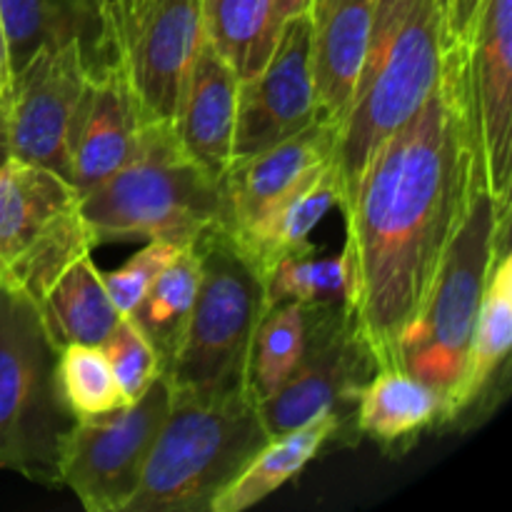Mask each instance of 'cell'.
<instances>
[{
  "instance_id": "cell-33",
  "label": "cell",
  "mask_w": 512,
  "mask_h": 512,
  "mask_svg": "<svg viewBox=\"0 0 512 512\" xmlns=\"http://www.w3.org/2000/svg\"><path fill=\"white\" fill-rule=\"evenodd\" d=\"M268 3H270V23H273L275 35L280 38L283 25L288 23V20L303 15L305 10H308L310 0H268Z\"/></svg>"
},
{
  "instance_id": "cell-34",
  "label": "cell",
  "mask_w": 512,
  "mask_h": 512,
  "mask_svg": "<svg viewBox=\"0 0 512 512\" xmlns=\"http://www.w3.org/2000/svg\"><path fill=\"white\" fill-rule=\"evenodd\" d=\"M10 158V135H8V95L0 100V168Z\"/></svg>"
},
{
  "instance_id": "cell-22",
  "label": "cell",
  "mask_w": 512,
  "mask_h": 512,
  "mask_svg": "<svg viewBox=\"0 0 512 512\" xmlns=\"http://www.w3.org/2000/svg\"><path fill=\"white\" fill-rule=\"evenodd\" d=\"M338 200V173H335L333 160H328L308 180H303L283 203L275 205V210L255 230L253 238L238 248L248 255L250 263L265 278L280 260L313 250L310 233L323 223V218L338 205Z\"/></svg>"
},
{
  "instance_id": "cell-19",
  "label": "cell",
  "mask_w": 512,
  "mask_h": 512,
  "mask_svg": "<svg viewBox=\"0 0 512 512\" xmlns=\"http://www.w3.org/2000/svg\"><path fill=\"white\" fill-rule=\"evenodd\" d=\"M35 308L55 350L75 343L100 345L123 318L90 253L78 255L63 268L35 300Z\"/></svg>"
},
{
  "instance_id": "cell-3",
  "label": "cell",
  "mask_w": 512,
  "mask_h": 512,
  "mask_svg": "<svg viewBox=\"0 0 512 512\" xmlns=\"http://www.w3.org/2000/svg\"><path fill=\"white\" fill-rule=\"evenodd\" d=\"M95 245L165 240L195 245L223 218V183L190 158L173 123H145L138 150L110 178L80 195Z\"/></svg>"
},
{
  "instance_id": "cell-12",
  "label": "cell",
  "mask_w": 512,
  "mask_h": 512,
  "mask_svg": "<svg viewBox=\"0 0 512 512\" xmlns=\"http://www.w3.org/2000/svg\"><path fill=\"white\" fill-rule=\"evenodd\" d=\"M83 40L40 48L10 80V155L68 178V130L88 73Z\"/></svg>"
},
{
  "instance_id": "cell-32",
  "label": "cell",
  "mask_w": 512,
  "mask_h": 512,
  "mask_svg": "<svg viewBox=\"0 0 512 512\" xmlns=\"http://www.w3.org/2000/svg\"><path fill=\"white\" fill-rule=\"evenodd\" d=\"M483 0H450V35L468 43Z\"/></svg>"
},
{
  "instance_id": "cell-36",
  "label": "cell",
  "mask_w": 512,
  "mask_h": 512,
  "mask_svg": "<svg viewBox=\"0 0 512 512\" xmlns=\"http://www.w3.org/2000/svg\"><path fill=\"white\" fill-rule=\"evenodd\" d=\"M8 90H10V85H0V100H3L5 95H8Z\"/></svg>"
},
{
  "instance_id": "cell-1",
  "label": "cell",
  "mask_w": 512,
  "mask_h": 512,
  "mask_svg": "<svg viewBox=\"0 0 512 512\" xmlns=\"http://www.w3.org/2000/svg\"><path fill=\"white\" fill-rule=\"evenodd\" d=\"M483 183L468 43L453 40L435 88L375 148L340 205L348 313L375 370L400 368L405 335Z\"/></svg>"
},
{
  "instance_id": "cell-28",
  "label": "cell",
  "mask_w": 512,
  "mask_h": 512,
  "mask_svg": "<svg viewBox=\"0 0 512 512\" xmlns=\"http://www.w3.org/2000/svg\"><path fill=\"white\" fill-rule=\"evenodd\" d=\"M55 385L73 420L130 405L100 345H65L55 358Z\"/></svg>"
},
{
  "instance_id": "cell-14",
  "label": "cell",
  "mask_w": 512,
  "mask_h": 512,
  "mask_svg": "<svg viewBox=\"0 0 512 512\" xmlns=\"http://www.w3.org/2000/svg\"><path fill=\"white\" fill-rule=\"evenodd\" d=\"M145 115L123 63L103 53L88 65L68 130V180L78 195L115 173L138 150Z\"/></svg>"
},
{
  "instance_id": "cell-21",
  "label": "cell",
  "mask_w": 512,
  "mask_h": 512,
  "mask_svg": "<svg viewBox=\"0 0 512 512\" xmlns=\"http://www.w3.org/2000/svg\"><path fill=\"white\" fill-rule=\"evenodd\" d=\"M0 30L10 75L40 48L83 40L88 60L100 43V0H0Z\"/></svg>"
},
{
  "instance_id": "cell-13",
  "label": "cell",
  "mask_w": 512,
  "mask_h": 512,
  "mask_svg": "<svg viewBox=\"0 0 512 512\" xmlns=\"http://www.w3.org/2000/svg\"><path fill=\"white\" fill-rule=\"evenodd\" d=\"M318 118L310 23L303 13L283 25L268 63L253 78L240 80L233 163L293 138Z\"/></svg>"
},
{
  "instance_id": "cell-30",
  "label": "cell",
  "mask_w": 512,
  "mask_h": 512,
  "mask_svg": "<svg viewBox=\"0 0 512 512\" xmlns=\"http://www.w3.org/2000/svg\"><path fill=\"white\" fill-rule=\"evenodd\" d=\"M100 348H103L128 403L143 398L150 385L163 375V360H160L158 350L153 348V343L145 338V333L130 315L120 318V323L100 343Z\"/></svg>"
},
{
  "instance_id": "cell-26",
  "label": "cell",
  "mask_w": 512,
  "mask_h": 512,
  "mask_svg": "<svg viewBox=\"0 0 512 512\" xmlns=\"http://www.w3.org/2000/svg\"><path fill=\"white\" fill-rule=\"evenodd\" d=\"M203 33L240 80L253 78L278 43L268 0H203Z\"/></svg>"
},
{
  "instance_id": "cell-24",
  "label": "cell",
  "mask_w": 512,
  "mask_h": 512,
  "mask_svg": "<svg viewBox=\"0 0 512 512\" xmlns=\"http://www.w3.org/2000/svg\"><path fill=\"white\" fill-rule=\"evenodd\" d=\"M360 433L393 445L443 418V400L430 385L403 368L375 370L355 395Z\"/></svg>"
},
{
  "instance_id": "cell-29",
  "label": "cell",
  "mask_w": 512,
  "mask_h": 512,
  "mask_svg": "<svg viewBox=\"0 0 512 512\" xmlns=\"http://www.w3.org/2000/svg\"><path fill=\"white\" fill-rule=\"evenodd\" d=\"M348 305V268L343 255L315 258L313 250L285 258L265 275V305Z\"/></svg>"
},
{
  "instance_id": "cell-18",
  "label": "cell",
  "mask_w": 512,
  "mask_h": 512,
  "mask_svg": "<svg viewBox=\"0 0 512 512\" xmlns=\"http://www.w3.org/2000/svg\"><path fill=\"white\" fill-rule=\"evenodd\" d=\"M380 0H310V63L323 118L343 120Z\"/></svg>"
},
{
  "instance_id": "cell-11",
  "label": "cell",
  "mask_w": 512,
  "mask_h": 512,
  "mask_svg": "<svg viewBox=\"0 0 512 512\" xmlns=\"http://www.w3.org/2000/svg\"><path fill=\"white\" fill-rule=\"evenodd\" d=\"M375 365L360 343L348 305L305 308V348L290 378L275 395L258 403L268 438L300 428L323 413L353 405Z\"/></svg>"
},
{
  "instance_id": "cell-31",
  "label": "cell",
  "mask_w": 512,
  "mask_h": 512,
  "mask_svg": "<svg viewBox=\"0 0 512 512\" xmlns=\"http://www.w3.org/2000/svg\"><path fill=\"white\" fill-rule=\"evenodd\" d=\"M188 248V245L165 243V240H148L143 250L125 260L120 268L103 273V283L108 288L110 298H113L115 308L120 315H130L135 305L143 300L153 280L158 278L160 270L178 255V250Z\"/></svg>"
},
{
  "instance_id": "cell-7",
  "label": "cell",
  "mask_w": 512,
  "mask_h": 512,
  "mask_svg": "<svg viewBox=\"0 0 512 512\" xmlns=\"http://www.w3.org/2000/svg\"><path fill=\"white\" fill-rule=\"evenodd\" d=\"M58 350L33 300L0 285V468L53 473L73 418L55 385Z\"/></svg>"
},
{
  "instance_id": "cell-25",
  "label": "cell",
  "mask_w": 512,
  "mask_h": 512,
  "mask_svg": "<svg viewBox=\"0 0 512 512\" xmlns=\"http://www.w3.org/2000/svg\"><path fill=\"white\" fill-rule=\"evenodd\" d=\"M198 285L200 255L195 245H188V248L178 250V255L160 270L148 293L130 313L135 325L143 330L145 338L158 350L163 370L173 360L180 338H183L185 325L193 313Z\"/></svg>"
},
{
  "instance_id": "cell-16",
  "label": "cell",
  "mask_w": 512,
  "mask_h": 512,
  "mask_svg": "<svg viewBox=\"0 0 512 512\" xmlns=\"http://www.w3.org/2000/svg\"><path fill=\"white\" fill-rule=\"evenodd\" d=\"M338 125L320 115L293 138L230 165L223 178V218L220 225L245 245L265 223L275 205L283 203L320 165L333 160Z\"/></svg>"
},
{
  "instance_id": "cell-20",
  "label": "cell",
  "mask_w": 512,
  "mask_h": 512,
  "mask_svg": "<svg viewBox=\"0 0 512 512\" xmlns=\"http://www.w3.org/2000/svg\"><path fill=\"white\" fill-rule=\"evenodd\" d=\"M338 428L340 415L323 413L300 428L268 438L263 448L243 465V470L215 495L208 512H243L263 503L275 490L300 475V470L320 453Z\"/></svg>"
},
{
  "instance_id": "cell-27",
  "label": "cell",
  "mask_w": 512,
  "mask_h": 512,
  "mask_svg": "<svg viewBox=\"0 0 512 512\" xmlns=\"http://www.w3.org/2000/svg\"><path fill=\"white\" fill-rule=\"evenodd\" d=\"M305 348V305L280 303L265 310L250 348L245 388L255 405L268 400L290 378Z\"/></svg>"
},
{
  "instance_id": "cell-6",
  "label": "cell",
  "mask_w": 512,
  "mask_h": 512,
  "mask_svg": "<svg viewBox=\"0 0 512 512\" xmlns=\"http://www.w3.org/2000/svg\"><path fill=\"white\" fill-rule=\"evenodd\" d=\"M508 230L510 215L495 205L483 183L450 243L423 313L400 348V368L440 395L443 418L463 380L485 280L498 250L508 243Z\"/></svg>"
},
{
  "instance_id": "cell-2",
  "label": "cell",
  "mask_w": 512,
  "mask_h": 512,
  "mask_svg": "<svg viewBox=\"0 0 512 512\" xmlns=\"http://www.w3.org/2000/svg\"><path fill=\"white\" fill-rule=\"evenodd\" d=\"M453 40L450 0H380L358 80L338 123L333 150L338 208L350 198L375 148L435 88Z\"/></svg>"
},
{
  "instance_id": "cell-15",
  "label": "cell",
  "mask_w": 512,
  "mask_h": 512,
  "mask_svg": "<svg viewBox=\"0 0 512 512\" xmlns=\"http://www.w3.org/2000/svg\"><path fill=\"white\" fill-rule=\"evenodd\" d=\"M470 90L485 188L510 215L512 205V0H483L468 38Z\"/></svg>"
},
{
  "instance_id": "cell-10",
  "label": "cell",
  "mask_w": 512,
  "mask_h": 512,
  "mask_svg": "<svg viewBox=\"0 0 512 512\" xmlns=\"http://www.w3.org/2000/svg\"><path fill=\"white\" fill-rule=\"evenodd\" d=\"M170 410L160 375L135 403L73 420L55 458V478L68 485L88 512H125L135 498L150 448Z\"/></svg>"
},
{
  "instance_id": "cell-4",
  "label": "cell",
  "mask_w": 512,
  "mask_h": 512,
  "mask_svg": "<svg viewBox=\"0 0 512 512\" xmlns=\"http://www.w3.org/2000/svg\"><path fill=\"white\" fill-rule=\"evenodd\" d=\"M200 285L185 333L163 378L170 403L248 395L250 348L265 310V278L215 225L195 240Z\"/></svg>"
},
{
  "instance_id": "cell-35",
  "label": "cell",
  "mask_w": 512,
  "mask_h": 512,
  "mask_svg": "<svg viewBox=\"0 0 512 512\" xmlns=\"http://www.w3.org/2000/svg\"><path fill=\"white\" fill-rule=\"evenodd\" d=\"M13 75H10V65H8V53H5V40H3V30H0V85H10Z\"/></svg>"
},
{
  "instance_id": "cell-5",
  "label": "cell",
  "mask_w": 512,
  "mask_h": 512,
  "mask_svg": "<svg viewBox=\"0 0 512 512\" xmlns=\"http://www.w3.org/2000/svg\"><path fill=\"white\" fill-rule=\"evenodd\" d=\"M268 433L250 395L170 403L125 512H200L263 448Z\"/></svg>"
},
{
  "instance_id": "cell-9",
  "label": "cell",
  "mask_w": 512,
  "mask_h": 512,
  "mask_svg": "<svg viewBox=\"0 0 512 512\" xmlns=\"http://www.w3.org/2000/svg\"><path fill=\"white\" fill-rule=\"evenodd\" d=\"M203 35V0H100L95 58L110 53L123 63L145 123H173Z\"/></svg>"
},
{
  "instance_id": "cell-8",
  "label": "cell",
  "mask_w": 512,
  "mask_h": 512,
  "mask_svg": "<svg viewBox=\"0 0 512 512\" xmlns=\"http://www.w3.org/2000/svg\"><path fill=\"white\" fill-rule=\"evenodd\" d=\"M95 238L68 178L10 155L0 168V285L38 300Z\"/></svg>"
},
{
  "instance_id": "cell-17",
  "label": "cell",
  "mask_w": 512,
  "mask_h": 512,
  "mask_svg": "<svg viewBox=\"0 0 512 512\" xmlns=\"http://www.w3.org/2000/svg\"><path fill=\"white\" fill-rule=\"evenodd\" d=\"M240 75L203 35L180 85L173 128L180 145L223 183L233 163Z\"/></svg>"
},
{
  "instance_id": "cell-23",
  "label": "cell",
  "mask_w": 512,
  "mask_h": 512,
  "mask_svg": "<svg viewBox=\"0 0 512 512\" xmlns=\"http://www.w3.org/2000/svg\"><path fill=\"white\" fill-rule=\"evenodd\" d=\"M512 345V253L505 243L490 265L485 280L483 300L475 318L473 340H470L468 363L460 380L455 398L448 408V418L463 413L493 380L500 365L505 363Z\"/></svg>"
}]
</instances>
